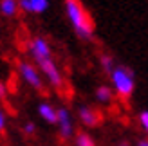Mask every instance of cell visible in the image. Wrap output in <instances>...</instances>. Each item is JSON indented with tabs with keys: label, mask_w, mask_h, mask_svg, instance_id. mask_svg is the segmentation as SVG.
Instances as JSON below:
<instances>
[{
	"label": "cell",
	"mask_w": 148,
	"mask_h": 146,
	"mask_svg": "<svg viewBox=\"0 0 148 146\" xmlns=\"http://www.w3.org/2000/svg\"><path fill=\"white\" fill-rule=\"evenodd\" d=\"M65 13H67V18L74 33L81 40H90L94 36V24L81 4V0H65Z\"/></svg>",
	"instance_id": "obj_1"
},
{
	"label": "cell",
	"mask_w": 148,
	"mask_h": 146,
	"mask_svg": "<svg viewBox=\"0 0 148 146\" xmlns=\"http://www.w3.org/2000/svg\"><path fill=\"white\" fill-rule=\"evenodd\" d=\"M110 87L116 92L117 98L121 99H130L136 90V76L128 67L125 65H116V69L110 72Z\"/></svg>",
	"instance_id": "obj_2"
},
{
	"label": "cell",
	"mask_w": 148,
	"mask_h": 146,
	"mask_svg": "<svg viewBox=\"0 0 148 146\" xmlns=\"http://www.w3.org/2000/svg\"><path fill=\"white\" fill-rule=\"evenodd\" d=\"M38 67L42 70V74L47 78V81L53 87H56V89H62L63 87V76H62V72H60V69H58V65L54 63L53 58H45V60L38 61Z\"/></svg>",
	"instance_id": "obj_3"
},
{
	"label": "cell",
	"mask_w": 148,
	"mask_h": 146,
	"mask_svg": "<svg viewBox=\"0 0 148 146\" xmlns=\"http://www.w3.org/2000/svg\"><path fill=\"white\" fill-rule=\"evenodd\" d=\"M29 53H31V56L34 58L36 63L45 60V58H53V53H51L47 40L42 38V36H36V38L31 40V43H29Z\"/></svg>",
	"instance_id": "obj_4"
},
{
	"label": "cell",
	"mask_w": 148,
	"mask_h": 146,
	"mask_svg": "<svg viewBox=\"0 0 148 146\" xmlns=\"http://www.w3.org/2000/svg\"><path fill=\"white\" fill-rule=\"evenodd\" d=\"M58 130H60L62 139H71L74 135V123H72V115L67 108H58V123H56Z\"/></svg>",
	"instance_id": "obj_5"
},
{
	"label": "cell",
	"mask_w": 148,
	"mask_h": 146,
	"mask_svg": "<svg viewBox=\"0 0 148 146\" xmlns=\"http://www.w3.org/2000/svg\"><path fill=\"white\" fill-rule=\"evenodd\" d=\"M20 74H22V78L27 81V85H31L33 89H36V90H40L42 87H43V83H42V76H40V72L36 70L31 63H27V61H22L20 63Z\"/></svg>",
	"instance_id": "obj_6"
},
{
	"label": "cell",
	"mask_w": 148,
	"mask_h": 146,
	"mask_svg": "<svg viewBox=\"0 0 148 146\" xmlns=\"http://www.w3.org/2000/svg\"><path fill=\"white\" fill-rule=\"evenodd\" d=\"M78 117H79V121L83 123L85 126H88V128L98 126L99 121H101L99 112L96 110V108H92V106H87V105H81V106L78 108Z\"/></svg>",
	"instance_id": "obj_7"
},
{
	"label": "cell",
	"mask_w": 148,
	"mask_h": 146,
	"mask_svg": "<svg viewBox=\"0 0 148 146\" xmlns=\"http://www.w3.org/2000/svg\"><path fill=\"white\" fill-rule=\"evenodd\" d=\"M116 96V92L112 90V87H108V85H101L96 89V101L101 105H108V103H112V99Z\"/></svg>",
	"instance_id": "obj_8"
},
{
	"label": "cell",
	"mask_w": 148,
	"mask_h": 146,
	"mask_svg": "<svg viewBox=\"0 0 148 146\" xmlns=\"http://www.w3.org/2000/svg\"><path fill=\"white\" fill-rule=\"evenodd\" d=\"M38 114L42 115V119H45L47 123H51V125H56L58 123V110L54 106H51L49 103H40Z\"/></svg>",
	"instance_id": "obj_9"
},
{
	"label": "cell",
	"mask_w": 148,
	"mask_h": 146,
	"mask_svg": "<svg viewBox=\"0 0 148 146\" xmlns=\"http://www.w3.org/2000/svg\"><path fill=\"white\" fill-rule=\"evenodd\" d=\"M16 9H18L16 0H2V2H0V11H2V14H5V16H13V14L16 13Z\"/></svg>",
	"instance_id": "obj_10"
},
{
	"label": "cell",
	"mask_w": 148,
	"mask_h": 146,
	"mask_svg": "<svg viewBox=\"0 0 148 146\" xmlns=\"http://www.w3.org/2000/svg\"><path fill=\"white\" fill-rule=\"evenodd\" d=\"M99 63H101V69L107 72V74H110L114 69H116V60L110 54H101V58H99Z\"/></svg>",
	"instance_id": "obj_11"
},
{
	"label": "cell",
	"mask_w": 148,
	"mask_h": 146,
	"mask_svg": "<svg viewBox=\"0 0 148 146\" xmlns=\"http://www.w3.org/2000/svg\"><path fill=\"white\" fill-rule=\"evenodd\" d=\"M47 7H49V0H31V13L42 14L47 11Z\"/></svg>",
	"instance_id": "obj_12"
},
{
	"label": "cell",
	"mask_w": 148,
	"mask_h": 146,
	"mask_svg": "<svg viewBox=\"0 0 148 146\" xmlns=\"http://www.w3.org/2000/svg\"><path fill=\"white\" fill-rule=\"evenodd\" d=\"M74 144L76 146H96V143H94V139L88 134H85V132H81V134H78L76 135V139H74Z\"/></svg>",
	"instance_id": "obj_13"
},
{
	"label": "cell",
	"mask_w": 148,
	"mask_h": 146,
	"mask_svg": "<svg viewBox=\"0 0 148 146\" xmlns=\"http://www.w3.org/2000/svg\"><path fill=\"white\" fill-rule=\"evenodd\" d=\"M137 123H139V126H141V130L145 132V135H148V110L139 112V115H137Z\"/></svg>",
	"instance_id": "obj_14"
},
{
	"label": "cell",
	"mask_w": 148,
	"mask_h": 146,
	"mask_svg": "<svg viewBox=\"0 0 148 146\" xmlns=\"http://www.w3.org/2000/svg\"><path fill=\"white\" fill-rule=\"evenodd\" d=\"M18 7L25 13H31V0H18Z\"/></svg>",
	"instance_id": "obj_15"
},
{
	"label": "cell",
	"mask_w": 148,
	"mask_h": 146,
	"mask_svg": "<svg viewBox=\"0 0 148 146\" xmlns=\"http://www.w3.org/2000/svg\"><path fill=\"white\" fill-rule=\"evenodd\" d=\"M4 128H5V114L0 110V132H2Z\"/></svg>",
	"instance_id": "obj_16"
},
{
	"label": "cell",
	"mask_w": 148,
	"mask_h": 146,
	"mask_svg": "<svg viewBox=\"0 0 148 146\" xmlns=\"http://www.w3.org/2000/svg\"><path fill=\"white\" fill-rule=\"evenodd\" d=\"M24 130H25L27 134H34V130H36V128H34V125H33V123H27V125L24 126Z\"/></svg>",
	"instance_id": "obj_17"
},
{
	"label": "cell",
	"mask_w": 148,
	"mask_h": 146,
	"mask_svg": "<svg viewBox=\"0 0 148 146\" xmlns=\"http://www.w3.org/2000/svg\"><path fill=\"white\" fill-rule=\"evenodd\" d=\"M136 146H148V139H139Z\"/></svg>",
	"instance_id": "obj_18"
},
{
	"label": "cell",
	"mask_w": 148,
	"mask_h": 146,
	"mask_svg": "<svg viewBox=\"0 0 148 146\" xmlns=\"http://www.w3.org/2000/svg\"><path fill=\"white\" fill-rule=\"evenodd\" d=\"M117 146H130L128 141H121V143H117Z\"/></svg>",
	"instance_id": "obj_19"
},
{
	"label": "cell",
	"mask_w": 148,
	"mask_h": 146,
	"mask_svg": "<svg viewBox=\"0 0 148 146\" xmlns=\"http://www.w3.org/2000/svg\"><path fill=\"white\" fill-rule=\"evenodd\" d=\"M0 96H4V85L0 83Z\"/></svg>",
	"instance_id": "obj_20"
}]
</instances>
